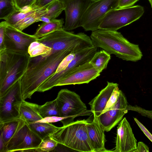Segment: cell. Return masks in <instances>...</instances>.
Masks as SVG:
<instances>
[{
	"instance_id": "6da1fadb",
	"label": "cell",
	"mask_w": 152,
	"mask_h": 152,
	"mask_svg": "<svg viewBox=\"0 0 152 152\" xmlns=\"http://www.w3.org/2000/svg\"><path fill=\"white\" fill-rule=\"evenodd\" d=\"M90 38L94 46L123 60L136 62L142 56L139 45L129 42L117 31L99 29L92 31Z\"/></svg>"
},
{
	"instance_id": "7a4b0ae2",
	"label": "cell",
	"mask_w": 152,
	"mask_h": 152,
	"mask_svg": "<svg viewBox=\"0 0 152 152\" xmlns=\"http://www.w3.org/2000/svg\"><path fill=\"white\" fill-rule=\"evenodd\" d=\"M71 53L70 51L63 50L53 53L27 69L20 78L23 99H31L40 86L55 72L63 59Z\"/></svg>"
},
{
	"instance_id": "3957f363",
	"label": "cell",
	"mask_w": 152,
	"mask_h": 152,
	"mask_svg": "<svg viewBox=\"0 0 152 152\" xmlns=\"http://www.w3.org/2000/svg\"><path fill=\"white\" fill-rule=\"evenodd\" d=\"M30 59L28 54L0 51V98L26 72Z\"/></svg>"
},
{
	"instance_id": "277c9868",
	"label": "cell",
	"mask_w": 152,
	"mask_h": 152,
	"mask_svg": "<svg viewBox=\"0 0 152 152\" xmlns=\"http://www.w3.org/2000/svg\"><path fill=\"white\" fill-rule=\"evenodd\" d=\"M87 120H77L59 127L50 136L60 144L79 152H94L88 138Z\"/></svg>"
},
{
	"instance_id": "5b68a950",
	"label": "cell",
	"mask_w": 152,
	"mask_h": 152,
	"mask_svg": "<svg viewBox=\"0 0 152 152\" xmlns=\"http://www.w3.org/2000/svg\"><path fill=\"white\" fill-rule=\"evenodd\" d=\"M37 41L51 48L53 53L69 50L75 53L93 45L90 37L84 33L75 34L63 28L57 30Z\"/></svg>"
},
{
	"instance_id": "8992f818",
	"label": "cell",
	"mask_w": 152,
	"mask_h": 152,
	"mask_svg": "<svg viewBox=\"0 0 152 152\" xmlns=\"http://www.w3.org/2000/svg\"><path fill=\"white\" fill-rule=\"evenodd\" d=\"M144 11V7L139 5L113 10L104 18L99 29L117 31L138 20Z\"/></svg>"
},
{
	"instance_id": "52a82bcc",
	"label": "cell",
	"mask_w": 152,
	"mask_h": 152,
	"mask_svg": "<svg viewBox=\"0 0 152 152\" xmlns=\"http://www.w3.org/2000/svg\"><path fill=\"white\" fill-rule=\"evenodd\" d=\"M56 99L60 117L67 118L68 124L73 122L75 117L87 115L91 112H87L86 104L78 94L67 89L61 90Z\"/></svg>"
},
{
	"instance_id": "ba28073f",
	"label": "cell",
	"mask_w": 152,
	"mask_h": 152,
	"mask_svg": "<svg viewBox=\"0 0 152 152\" xmlns=\"http://www.w3.org/2000/svg\"><path fill=\"white\" fill-rule=\"evenodd\" d=\"M120 0H94L88 7L82 19L81 27L85 31L99 29L103 18L110 11L118 8Z\"/></svg>"
},
{
	"instance_id": "9c48e42d",
	"label": "cell",
	"mask_w": 152,
	"mask_h": 152,
	"mask_svg": "<svg viewBox=\"0 0 152 152\" xmlns=\"http://www.w3.org/2000/svg\"><path fill=\"white\" fill-rule=\"evenodd\" d=\"M42 140L23 120L18 130L6 144L4 152H26L29 149L37 148Z\"/></svg>"
},
{
	"instance_id": "30bf717a",
	"label": "cell",
	"mask_w": 152,
	"mask_h": 152,
	"mask_svg": "<svg viewBox=\"0 0 152 152\" xmlns=\"http://www.w3.org/2000/svg\"><path fill=\"white\" fill-rule=\"evenodd\" d=\"M23 100L20 79L0 98V123L20 118L16 105Z\"/></svg>"
},
{
	"instance_id": "8fae6325",
	"label": "cell",
	"mask_w": 152,
	"mask_h": 152,
	"mask_svg": "<svg viewBox=\"0 0 152 152\" xmlns=\"http://www.w3.org/2000/svg\"><path fill=\"white\" fill-rule=\"evenodd\" d=\"M97 48L94 46L79 51L75 53V56L64 70L54 73L40 86L43 92L56 86L58 82L72 70L86 63L89 62L97 52Z\"/></svg>"
},
{
	"instance_id": "7c38bea8",
	"label": "cell",
	"mask_w": 152,
	"mask_h": 152,
	"mask_svg": "<svg viewBox=\"0 0 152 152\" xmlns=\"http://www.w3.org/2000/svg\"><path fill=\"white\" fill-rule=\"evenodd\" d=\"M37 39L34 35L24 33L9 24L5 28L4 44L6 50H8L21 54H28L30 44Z\"/></svg>"
},
{
	"instance_id": "4fadbf2b",
	"label": "cell",
	"mask_w": 152,
	"mask_h": 152,
	"mask_svg": "<svg viewBox=\"0 0 152 152\" xmlns=\"http://www.w3.org/2000/svg\"><path fill=\"white\" fill-rule=\"evenodd\" d=\"M64 7L65 21L63 28L66 31L81 27L82 18L94 0H60Z\"/></svg>"
},
{
	"instance_id": "5bb4252c",
	"label": "cell",
	"mask_w": 152,
	"mask_h": 152,
	"mask_svg": "<svg viewBox=\"0 0 152 152\" xmlns=\"http://www.w3.org/2000/svg\"><path fill=\"white\" fill-rule=\"evenodd\" d=\"M128 103L124 94L121 90L118 100L109 110L98 116L100 124L104 131L108 132L116 126L127 113Z\"/></svg>"
},
{
	"instance_id": "9a60e30c",
	"label": "cell",
	"mask_w": 152,
	"mask_h": 152,
	"mask_svg": "<svg viewBox=\"0 0 152 152\" xmlns=\"http://www.w3.org/2000/svg\"><path fill=\"white\" fill-rule=\"evenodd\" d=\"M100 73L89 62L87 63L72 70L59 80L56 86L88 83L99 76Z\"/></svg>"
},
{
	"instance_id": "2e32d148",
	"label": "cell",
	"mask_w": 152,
	"mask_h": 152,
	"mask_svg": "<svg viewBox=\"0 0 152 152\" xmlns=\"http://www.w3.org/2000/svg\"><path fill=\"white\" fill-rule=\"evenodd\" d=\"M137 140L130 124L125 117L117 127L115 152H134L137 148Z\"/></svg>"
},
{
	"instance_id": "e0dca14e",
	"label": "cell",
	"mask_w": 152,
	"mask_h": 152,
	"mask_svg": "<svg viewBox=\"0 0 152 152\" xmlns=\"http://www.w3.org/2000/svg\"><path fill=\"white\" fill-rule=\"evenodd\" d=\"M94 119L87 123L88 134L94 152H108L112 151L106 149L105 143L106 141L104 131L100 124L98 116L95 114Z\"/></svg>"
},
{
	"instance_id": "ac0fdd59",
	"label": "cell",
	"mask_w": 152,
	"mask_h": 152,
	"mask_svg": "<svg viewBox=\"0 0 152 152\" xmlns=\"http://www.w3.org/2000/svg\"><path fill=\"white\" fill-rule=\"evenodd\" d=\"M118 85L117 83L107 82V86L88 103L91 111L97 116H99L104 109L115 88Z\"/></svg>"
},
{
	"instance_id": "d6986e66",
	"label": "cell",
	"mask_w": 152,
	"mask_h": 152,
	"mask_svg": "<svg viewBox=\"0 0 152 152\" xmlns=\"http://www.w3.org/2000/svg\"><path fill=\"white\" fill-rule=\"evenodd\" d=\"M18 109L20 117L27 124L36 122L43 118L36 107V104L23 100L16 105Z\"/></svg>"
},
{
	"instance_id": "ffe728a7",
	"label": "cell",
	"mask_w": 152,
	"mask_h": 152,
	"mask_svg": "<svg viewBox=\"0 0 152 152\" xmlns=\"http://www.w3.org/2000/svg\"><path fill=\"white\" fill-rule=\"evenodd\" d=\"M23 121L20 118L0 123V136L4 141L5 147L7 143L18 130Z\"/></svg>"
},
{
	"instance_id": "44dd1931",
	"label": "cell",
	"mask_w": 152,
	"mask_h": 152,
	"mask_svg": "<svg viewBox=\"0 0 152 152\" xmlns=\"http://www.w3.org/2000/svg\"><path fill=\"white\" fill-rule=\"evenodd\" d=\"M64 19H56L48 22H43L37 29L34 35L37 39L57 30L62 28Z\"/></svg>"
},
{
	"instance_id": "7402d4cb",
	"label": "cell",
	"mask_w": 152,
	"mask_h": 152,
	"mask_svg": "<svg viewBox=\"0 0 152 152\" xmlns=\"http://www.w3.org/2000/svg\"><path fill=\"white\" fill-rule=\"evenodd\" d=\"M39 9L33 5L26 6L20 10L15 9L3 20L9 24L13 26L26 17L35 12Z\"/></svg>"
},
{
	"instance_id": "603a6c76",
	"label": "cell",
	"mask_w": 152,
	"mask_h": 152,
	"mask_svg": "<svg viewBox=\"0 0 152 152\" xmlns=\"http://www.w3.org/2000/svg\"><path fill=\"white\" fill-rule=\"evenodd\" d=\"M28 124L32 131L42 140L50 136L59 128L48 123L36 122Z\"/></svg>"
},
{
	"instance_id": "cb8c5ba5",
	"label": "cell",
	"mask_w": 152,
	"mask_h": 152,
	"mask_svg": "<svg viewBox=\"0 0 152 152\" xmlns=\"http://www.w3.org/2000/svg\"><path fill=\"white\" fill-rule=\"evenodd\" d=\"M111 59L110 55L104 50L96 52L89 63L100 73L107 67Z\"/></svg>"
},
{
	"instance_id": "d4e9b609",
	"label": "cell",
	"mask_w": 152,
	"mask_h": 152,
	"mask_svg": "<svg viewBox=\"0 0 152 152\" xmlns=\"http://www.w3.org/2000/svg\"><path fill=\"white\" fill-rule=\"evenodd\" d=\"M47 12V8H41L35 12L28 16L12 26L18 30L22 31L32 24L40 21L41 18Z\"/></svg>"
},
{
	"instance_id": "484cf974",
	"label": "cell",
	"mask_w": 152,
	"mask_h": 152,
	"mask_svg": "<svg viewBox=\"0 0 152 152\" xmlns=\"http://www.w3.org/2000/svg\"><path fill=\"white\" fill-rule=\"evenodd\" d=\"M36 107L43 118L53 116H60L59 109L56 99L51 101L47 102L42 105L36 104Z\"/></svg>"
},
{
	"instance_id": "4316f807",
	"label": "cell",
	"mask_w": 152,
	"mask_h": 152,
	"mask_svg": "<svg viewBox=\"0 0 152 152\" xmlns=\"http://www.w3.org/2000/svg\"><path fill=\"white\" fill-rule=\"evenodd\" d=\"M47 9L46 13L41 18L40 21L48 22L56 19L64 10V7L60 0H56L47 8Z\"/></svg>"
},
{
	"instance_id": "83f0119b",
	"label": "cell",
	"mask_w": 152,
	"mask_h": 152,
	"mask_svg": "<svg viewBox=\"0 0 152 152\" xmlns=\"http://www.w3.org/2000/svg\"><path fill=\"white\" fill-rule=\"evenodd\" d=\"M51 48L44 44L36 41L32 42L28 49V53L30 57H34L49 53L51 55Z\"/></svg>"
},
{
	"instance_id": "f1b7e54d",
	"label": "cell",
	"mask_w": 152,
	"mask_h": 152,
	"mask_svg": "<svg viewBox=\"0 0 152 152\" xmlns=\"http://www.w3.org/2000/svg\"><path fill=\"white\" fill-rule=\"evenodd\" d=\"M15 9L13 0H0V19H3Z\"/></svg>"
},
{
	"instance_id": "f546056e",
	"label": "cell",
	"mask_w": 152,
	"mask_h": 152,
	"mask_svg": "<svg viewBox=\"0 0 152 152\" xmlns=\"http://www.w3.org/2000/svg\"><path fill=\"white\" fill-rule=\"evenodd\" d=\"M58 142L50 136L47 137L42 140L38 148L41 152H50L54 150Z\"/></svg>"
},
{
	"instance_id": "4dcf8cb0",
	"label": "cell",
	"mask_w": 152,
	"mask_h": 152,
	"mask_svg": "<svg viewBox=\"0 0 152 152\" xmlns=\"http://www.w3.org/2000/svg\"><path fill=\"white\" fill-rule=\"evenodd\" d=\"M120 91L121 90H119L118 86L115 88L101 114L106 112L114 106L118 100Z\"/></svg>"
},
{
	"instance_id": "1f68e13d",
	"label": "cell",
	"mask_w": 152,
	"mask_h": 152,
	"mask_svg": "<svg viewBox=\"0 0 152 152\" xmlns=\"http://www.w3.org/2000/svg\"><path fill=\"white\" fill-rule=\"evenodd\" d=\"M75 53H72L66 56L59 64L54 73H58L65 69L75 58Z\"/></svg>"
},
{
	"instance_id": "d6a6232c",
	"label": "cell",
	"mask_w": 152,
	"mask_h": 152,
	"mask_svg": "<svg viewBox=\"0 0 152 152\" xmlns=\"http://www.w3.org/2000/svg\"><path fill=\"white\" fill-rule=\"evenodd\" d=\"M127 109L138 112L141 115L152 119V110H146L136 105L132 106L128 105Z\"/></svg>"
},
{
	"instance_id": "836d02e7",
	"label": "cell",
	"mask_w": 152,
	"mask_h": 152,
	"mask_svg": "<svg viewBox=\"0 0 152 152\" xmlns=\"http://www.w3.org/2000/svg\"><path fill=\"white\" fill-rule=\"evenodd\" d=\"M8 23L5 21L0 23V51L6 50L4 44L5 30Z\"/></svg>"
},
{
	"instance_id": "e575fe53",
	"label": "cell",
	"mask_w": 152,
	"mask_h": 152,
	"mask_svg": "<svg viewBox=\"0 0 152 152\" xmlns=\"http://www.w3.org/2000/svg\"><path fill=\"white\" fill-rule=\"evenodd\" d=\"M36 0H13L16 10H20L24 7L32 6Z\"/></svg>"
},
{
	"instance_id": "d590c367",
	"label": "cell",
	"mask_w": 152,
	"mask_h": 152,
	"mask_svg": "<svg viewBox=\"0 0 152 152\" xmlns=\"http://www.w3.org/2000/svg\"><path fill=\"white\" fill-rule=\"evenodd\" d=\"M56 0H36L33 5L39 8H47Z\"/></svg>"
},
{
	"instance_id": "8d00e7d4",
	"label": "cell",
	"mask_w": 152,
	"mask_h": 152,
	"mask_svg": "<svg viewBox=\"0 0 152 152\" xmlns=\"http://www.w3.org/2000/svg\"><path fill=\"white\" fill-rule=\"evenodd\" d=\"M139 0H120L118 8H123L132 7Z\"/></svg>"
},
{
	"instance_id": "74e56055",
	"label": "cell",
	"mask_w": 152,
	"mask_h": 152,
	"mask_svg": "<svg viewBox=\"0 0 152 152\" xmlns=\"http://www.w3.org/2000/svg\"><path fill=\"white\" fill-rule=\"evenodd\" d=\"M134 119L142 132L152 142V135L151 134L137 119L136 118H134Z\"/></svg>"
},
{
	"instance_id": "f35d334b",
	"label": "cell",
	"mask_w": 152,
	"mask_h": 152,
	"mask_svg": "<svg viewBox=\"0 0 152 152\" xmlns=\"http://www.w3.org/2000/svg\"><path fill=\"white\" fill-rule=\"evenodd\" d=\"M149 151V148L146 145L142 142H139L138 143L136 150L134 152H148Z\"/></svg>"
},
{
	"instance_id": "ab89813d",
	"label": "cell",
	"mask_w": 152,
	"mask_h": 152,
	"mask_svg": "<svg viewBox=\"0 0 152 152\" xmlns=\"http://www.w3.org/2000/svg\"><path fill=\"white\" fill-rule=\"evenodd\" d=\"M5 148V145L4 141L2 138L0 136V152H4Z\"/></svg>"
},
{
	"instance_id": "60d3db41",
	"label": "cell",
	"mask_w": 152,
	"mask_h": 152,
	"mask_svg": "<svg viewBox=\"0 0 152 152\" xmlns=\"http://www.w3.org/2000/svg\"><path fill=\"white\" fill-rule=\"evenodd\" d=\"M148 1L150 3L151 5V7L152 8V0H148Z\"/></svg>"
}]
</instances>
